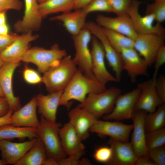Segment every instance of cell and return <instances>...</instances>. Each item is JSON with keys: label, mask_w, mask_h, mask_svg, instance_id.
Listing matches in <instances>:
<instances>
[{"label": "cell", "mask_w": 165, "mask_h": 165, "mask_svg": "<svg viewBox=\"0 0 165 165\" xmlns=\"http://www.w3.org/2000/svg\"><path fill=\"white\" fill-rule=\"evenodd\" d=\"M106 89L105 86L101 83L96 79L88 77L78 68L64 90L59 105L69 109L72 104V100H76L82 103L88 94L99 93Z\"/></svg>", "instance_id": "6da1fadb"}, {"label": "cell", "mask_w": 165, "mask_h": 165, "mask_svg": "<svg viewBox=\"0 0 165 165\" xmlns=\"http://www.w3.org/2000/svg\"><path fill=\"white\" fill-rule=\"evenodd\" d=\"M77 69L71 56L67 55L43 73L42 82L49 93L64 90Z\"/></svg>", "instance_id": "7a4b0ae2"}, {"label": "cell", "mask_w": 165, "mask_h": 165, "mask_svg": "<svg viewBox=\"0 0 165 165\" xmlns=\"http://www.w3.org/2000/svg\"><path fill=\"white\" fill-rule=\"evenodd\" d=\"M62 126L60 123H53L41 116L36 134L43 143L47 157L58 162L67 157L62 147L59 131Z\"/></svg>", "instance_id": "3957f363"}, {"label": "cell", "mask_w": 165, "mask_h": 165, "mask_svg": "<svg viewBox=\"0 0 165 165\" xmlns=\"http://www.w3.org/2000/svg\"><path fill=\"white\" fill-rule=\"evenodd\" d=\"M67 55L65 50L61 49L58 44H55L50 49L37 47L28 49L21 61L35 64L38 72L43 74L51 68L58 64Z\"/></svg>", "instance_id": "277c9868"}, {"label": "cell", "mask_w": 165, "mask_h": 165, "mask_svg": "<svg viewBox=\"0 0 165 165\" xmlns=\"http://www.w3.org/2000/svg\"><path fill=\"white\" fill-rule=\"evenodd\" d=\"M121 93L119 88L113 87L99 93L90 94L77 106L86 110L98 119L112 112Z\"/></svg>", "instance_id": "5b68a950"}, {"label": "cell", "mask_w": 165, "mask_h": 165, "mask_svg": "<svg viewBox=\"0 0 165 165\" xmlns=\"http://www.w3.org/2000/svg\"><path fill=\"white\" fill-rule=\"evenodd\" d=\"M91 35L85 27L79 34L72 36L75 49V54L72 58L78 68L85 75L89 78L94 79L92 70L91 51L89 48Z\"/></svg>", "instance_id": "8992f818"}, {"label": "cell", "mask_w": 165, "mask_h": 165, "mask_svg": "<svg viewBox=\"0 0 165 165\" xmlns=\"http://www.w3.org/2000/svg\"><path fill=\"white\" fill-rule=\"evenodd\" d=\"M85 27L101 43L108 63L114 72L117 82H119L123 71V62L120 54L111 45L101 26L94 22L90 21L86 22Z\"/></svg>", "instance_id": "52a82bcc"}, {"label": "cell", "mask_w": 165, "mask_h": 165, "mask_svg": "<svg viewBox=\"0 0 165 165\" xmlns=\"http://www.w3.org/2000/svg\"><path fill=\"white\" fill-rule=\"evenodd\" d=\"M165 39V34H137L134 40V48L150 66L160 49L164 46Z\"/></svg>", "instance_id": "ba28073f"}, {"label": "cell", "mask_w": 165, "mask_h": 165, "mask_svg": "<svg viewBox=\"0 0 165 165\" xmlns=\"http://www.w3.org/2000/svg\"><path fill=\"white\" fill-rule=\"evenodd\" d=\"M141 90L137 88L117 97L111 112L103 116L104 120L116 121L131 119Z\"/></svg>", "instance_id": "9c48e42d"}, {"label": "cell", "mask_w": 165, "mask_h": 165, "mask_svg": "<svg viewBox=\"0 0 165 165\" xmlns=\"http://www.w3.org/2000/svg\"><path fill=\"white\" fill-rule=\"evenodd\" d=\"M141 3L137 0H132L127 13L136 33L165 34V28L161 24H154L155 21L153 15L146 14L145 16L140 15L139 8Z\"/></svg>", "instance_id": "30bf717a"}, {"label": "cell", "mask_w": 165, "mask_h": 165, "mask_svg": "<svg viewBox=\"0 0 165 165\" xmlns=\"http://www.w3.org/2000/svg\"><path fill=\"white\" fill-rule=\"evenodd\" d=\"M91 50L93 73L96 79L106 85L109 82H117L116 79L107 69L103 48L98 39L94 36L91 39Z\"/></svg>", "instance_id": "8fae6325"}, {"label": "cell", "mask_w": 165, "mask_h": 165, "mask_svg": "<svg viewBox=\"0 0 165 165\" xmlns=\"http://www.w3.org/2000/svg\"><path fill=\"white\" fill-rule=\"evenodd\" d=\"M133 124H125L117 122L97 119L90 129V132L108 136L111 138L124 142H129Z\"/></svg>", "instance_id": "7c38bea8"}, {"label": "cell", "mask_w": 165, "mask_h": 165, "mask_svg": "<svg viewBox=\"0 0 165 165\" xmlns=\"http://www.w3.org/2000/svg\"><path fill=\"white\" fill-rule=\"evenodd\" d=\"M120 54L123 62V70L127 72L132 82H135L140 76L148 75V66L134 48L123 49Z\"/></svg>", "instance_id": "4fadbf2b"}, {"label": "cell", "mask_w": 165, "mask_h": 165, "mask_svg": "<svg viewBox=\"0 0 165 165\" xmlns=\"http://www.w3.org/2000/svg\"><path fill=\"white\" fill-rule=\"evenodd\" d=\"M37 35L29 31L19 35L9 46L0 52V59L4 62L20 63L30 42L36 39Z\"/></svg>", "instance_id": "5bb4252c"}, {"label": "cell", "mask_w": 165, "mask_h": 165, "mask_svg": "<svg viewBox=\"0 0 165 165\" xmlns=\"http://www.w3.org/2000/svg\"><path fill=\"white\" fill-rule=\"evenodd\" d=\"M20 65V63L5 62L0 68V85L9 109L13 112L21 107L20 99L14 95L12 89L13 74L16 69Z\"/></svg>", "instance_id": "9a60e30c"}, {"label": "cell", "mask_w": 165, "mask_h": 165, "mask_svg": "<svg viewBox=\"0 0 165 165\" xmlns=\"http://www.w3.org/2000/svg\"><path fill=\"white\" fill-rule=\"evenodd\" d=\"M25 9L22 19L14 25L17 32L25 33L29 31L38 30L40 28L43 17L39 10L37 0H24Z\"/></svg>", "instance_id": "2e32d148"}, {"label": "cell", "mask_w": 165, "mask_h": 165, "mask_svg": "<svg viewBox=\"0 0 165 165\" xmlns=\"http://www.w3.org/2000/svg\"><path fill=\"white\" fill-rule=\"evenodd\" d=\"M96 20L97 24L101 27L121 33L134 40L137 35L127 13L117 15L115 17L98 15Z\"/></svg>", "instance_id": "e0dca14e"}, {"label": "cell", "mask_w": 165, "mask_h": 165, "mask_svg": "<svg viewBox=\"0 0 165 165\" xmlns=\"http://www.w3.org/2000/svg\"><path fill=\"white\" fill-rule=\"evenodd\" d=\"M140 94L136 105L134 111H144L149 113L154 112L157 107L164 104L158 96L152 79L139 84Z\"/></svg>", "instance_id": "ac0fdd59"}, {"label": "cell", "mask_w": 165, "mask_h": 165, "mask_svg": "<svg viewBox=\"0 0 165 165\" xmlns=\"http://www.w3.org/2000/svg\"><path fill=\"white\" fill-rule=\"evenodd\" d=\"M146 115L147 112L145 111H135L131 118L133 121V127L130 143L138 157L148 155L145 127V120Z\"/></svg>", "instance_id": "d6986e66"}, {"label": "cell", "mask_w": 165, "mask_h": 165, "mask_svg": "<svg viewBox=\"0 0 165 165\" xmlns=\"http://www.w3.org/2000/svg\"><path fill=\"white\" fill-rule=\"evenodd\" d=\"M59 135L63 150L67 156L81 158L84 153L85 147L82 141L69 123L61 126Z\"/></svg>", "instance_id": "ffe728a7"}, {"label": "cell", "mask_w": 165, "mask_h": 165, "mask_svg": "<svg viewBox=\"0 0 165 165\" xmlns=\"http://www.w3.org/2000/svg\"><path fill=\"white\" fill-rule=\"evenodd\" d=\"M68 116L69 122L82 141L89 137L90 129L98 119L86 110L77 106L69 112Z\"/></svg>", "instance_id": "44dd1931"}, {"label": "cell", "mask_w": 165, "mask_h": 165, "mask_svg": "<svg viewBox=\"0 0 165 165\" xmlns=\"http://www.w3.org/2000/svg\"><path fill=\"white\" fill-rule=\"evenodd\" d=\"M37 138L19 143L12 142L7 140H0L2 159L7 164L15 165L33 146Z\"/></svg>", "instance_id": "7402d4cb"}, {"label": "cell", "mask_w": 165, "mask_h": 165, "mask_svg": "<svg viewBox=\"0 0 165 165\" xmlns=\"http://www.w3.org/2000/svg\"><path fill=\"white\" fill-rule=\"evenodd\" d=\"M37 107L36 97H34L23 107L13 112L10 124L17 127L37 128L40 121L37 115Z\"/></svg>", "instance_id": "603a6c76"}, {"label": "cell", "mask_w": 165, "mask_h": 165, "mask_svg": "<svg viewBox=\"0 0 165 165\" xmlns=\"http://www.w3.org/2000/svg\"><path fill=\"white\" fill-rule=\"evenodd\" d=\"M108 144L112 149V155L107 165H134L138 157L130 142H122L110 138Z\"/></svg>", "instance_id": "cb8c5ba5"}, {"label": "cell", "mask_w": 165, "mask_h": 165, "mask_svg": "<svg viewBox=\"0 0 165 165\" xmlns=\"http://www.w3.org/2000/svg\"><path fill=\"white\" fill-rule=\"evenodd\" d=\"M87 15L82 9H80L62 13L51 17L50 20L62 22L66 30L74 36L79 34L85 27Z\"/></svg>", "instance_id": "d4e9b609"}, {"label": "cell", "mask_w": 165, "mask_h": 165, "mask_svg": "<svg viewBox=\"0 0 165 165\" xmlns=\"http://www.w3.org/2000/svg\"><path fill=\"white\" fill-rule=\"evenodd\" d=\"M63 90L44 95L40 94L36 97L38 113L46 120L56 123L57 108Z\"/></svg>", "instance_id": "484cf974"}, {"label": "cell", "mask_w": 165, "mask_h": 165, "mask_svg": "<svg viewBox=\"0 0 165 165\" xmlns=\"http://www.w3.org/2000/svg\"><path fill=\"white\" fill-rule=\"evenodd\" d=\"M36 129L15 127L10 124L5 125L0 127V141L18 138L20 141H23L27 138L30 140L37 138Z\"/></svg>", "instance_id": "4316f807"}, {"label": "cell", "mask_w": 165, "mask_h": 165, "mask_svg": "<svg viewBox=\"0 0 165 165\" xmlns=\"http://www.w3.org/2000/svg\"><path fill=\"white\" fill-rule=\"evenodd\" d=\"M47 158L44 145L37 138L33 146L15 165H44Z\"/></svg>", "instance_id": "83f0119b"}, {"label": "cell", "mask_w": 165, "mask_h": 165, "mask_svg": "<svg viewBox=\"0 0 165 165\" xmlns=\"http://www.w3.org/2000/svg\"><path fill=\"white\" fill-rule=\"evenodd\" d=\"M74 0H47L39 4V10L42 17L52 13L67 12L74 9Z\"/></svg>", "instance_id": "f1b7e54d"}, {"label": "cell", "mask_w": 165, "mask_h": 165, "mask_svg": "<svg viewBox=\"0 0 165 165\" xmlns=\"http://www.w3.org/2000/svg\"><path fill=\"white\" fill-rule=\"evenodd\" d=\"M101 28L111 45L119 53L123 49L134 48L133 39L121 33Z\"/></svg>", "instance_id": "f546056e"}, {"label": "cell", "mask_w": 165, "mask_h": 165, "mask_svg": "<svg viewBox=\"0 0 165 165\" xmlns=\"http://www.w3.org/2000/svg\"><path fill=\"white\" fill-rule=\"evenodd\" d=\"M165 105L163 104L154 112L146 115L145 120V131L148 132L164 127Z\"/></svg>", "instance_id": "4dcf8cb0"}, {"label": "cell", "mask_w": 165, "mask_h": 165, "mask_svg": "<svg viewBox=\"0 0 165 165\" xmlns=\"http://www.w3.org/2000/svg\"><path fill=\"white\" fill-rule=\"evenodd\" d=\"M146 143L148 150L164 145L165 128L147 132L146 134Z\"/></svg>", "instance_id": "1f68e13d"}, {"label": "cell", "mask_w": 165, "mask_h": 165, "mask_svg": "<svg viewBox=\"0 0 165 165\" xmlns=\"http://www.w3.org/2000/svg\"><path fill=\"white\" fill-rule=\"evenodd\" d=\"M146 14H152L157 23L161 24L165 20V0H156L146 7Z\"/></svg>", "instance_id": "d6a6232c"}, {"label": "cell", "mask_w": 165, "mask_h": 165, "mask_svg": "<svg viewBox=\"0 0 165 165\" xmlns=\"http://www.w3.org/2000/svg\"><path fill=\"white\" fill-rule=\"evenodd\" d=\"M81 9L87 15L96 11L112 12L107 0H93Z\"/></svg>", "instance_id": "836d02e7"}, {"label": "cell", "mask_w": 165, "mask_h": 165, "mask_svg": "<svg viewBox=\"0 0 165 165\" xmlns=\"http://www.w3.org/2000/svg\"><path fill=\"white\" fill-rule=\"evenodd\" d=\"M132 0H107L112 13L117 15L127 13Z\"/></svg>", "instance_id": "e575fe53"}, {"label": "cell", "mask_w": 165, "mask_h": 165, "mask_svg": "<svg viewBox=\"0 0 165 165\" xmlns=\"http://www.w3.org/2000/svg\"><path fill=\"white\" fill-rule=\"evenodd\" d=\"M112 155V150L110 146H102L95 150L93 157L97 162L107 164L111 159Z\"/></svg>", "instance_id": "d590c367"}, {"label": "cell", "mask_w": 165, "mask_h": 165, "mask_svg": "<svg viewBox=\"0 0 165 165\" xmlns=\"http://www.w3.org/2000/svg\"><path fill=\"white\" fill-rule=\"evenodd\" d=\"M148 156L155 165H165V147L164 145L148 150Z\"/></svg>", "instance_id": "8d00e7d4"}, {"label": "cell", "mask_w": 165, "mask_h": 165, "mask_svg": "<svg viewBox=\"0 0 165 165\" xmlns=\"http://www.w3.org/2000/svg\"><path fill=\"white\" fill-rule=\"evenodd\" d=\"M23 78L24 81L30 84H36L42 82V77L36 71L25 66L23 72Z\"/></svg>", "instance_id": "74e56055"}, {"label": "cell", "mask_w": 165, "mask_h": 165, "mask_svg": "<svg viewBox=\"0 0 165 165\" xmlns=\"http://www.w3.org/2000/svg\"><path fill=\"white\" fill-rule=\"evenodd\" d=\"M165 63V46H163L158 51L154 63V71L152 79L155 82L157 78L158 72L160 67Z\"/></svg>", "instance_id": "f35d334b"}, {"label": "cell", "mask_w": 165, "mask_h": 165, "mask_svg": "<svg viewBox=\"0 0 165 165\" xmlns=\"http://www.w3.org/2000/svg\"><path fill=\"white\" fill-rule=\"evenodd\" d=\"M22 6L20 0H0V12L10 9L19 10Z\"/></svg>", "instance_id": "ab89813d"}, {"label": "cell", "mask_w": 165, "mask_h": 165, "mask_svg": "<svg viewBox=\"0 0 165 165\" xmlns=\"http://www.w3.org/2000/svg\"><path fill=\"white\" fill-rule=\"evenodd\" d=\"M155 86L156 93L161 100L165 102V77L160 75L157 78L155 83Z\"/></svg>", "instance_id": "60d3db41"}, {"label": "cell", "mask_w": 165, "mask_h": 165, "mask_svg": "<svg viewBox=\"0 0 165 165\" xmlns=\"http://www.w3.org/2000/svg\"><path fill=\"white\" fill-rule=\"evenodd\" d=\"M18 36L14 33H9L6 35H0V52L10 45Z\"/></svg>", "instance_id": "b9f144b4"}, {"label": "cell", "mask_w": 165, "mask_h": 165, "mask_svg": "<svg viewBox=\"0 0 165 165\" xmlns=\"http://www.w3.org/2000/svg\"><path fill=\"white\" fill-rule=\"evenodd\" d=\"M80 157L75 156H68L62 159L58 163L60 165H82V160Z\"/></svg>", "instance_id": "7bdbcfd3"}, {"label": "cell", "mask_w": 165, "mask_h": 165, "mask_svg": "<svg viewBox=\"0 0 165 165\" xmlns=\"http://www.w3.org/2000/svg\"><path fill=\"white\" fill-rule=\"evenodd\" d=\"M9 110V104L6 98L0 97V118L6 115Z\"/></svg>", "instance_id": "ee69618b"}, {"label": "cell", "mask_w": 165, "mask_h": 165, "mask_svg": "<svg viewBox=\"0 0 165 165\" xmlns=\"http://www.w3.org/2000/svg\"><path fill=\"white\" fill-rule=\"evenodd\" d=\"M134 165H155L148 155L138 157Z\"/></svg>", "instance_id": "f6af8a7d"}, {"label": "cell", "mask_w": 165, "mask_h": 165, "mask_svg": "<svg viewBox=\"0 0 165 165\" xmlns=\"http://www.w3.org/2000/svg\"><path fill=\"white\" fill-rule=\"evenodd\" d=\"M13 112V110L9 109L6 115L0 118V127L5 125L10 124L11 116Z\"/></svg>", "instance_id": "bcb514c9"}, {"label": "cell", "mask_w": 165, "mask_h": 165, "mask_svg": "<svg viewBox=\"0 0 165 165\" xmlns=\"http://www.w3.org/2000/svg\"><path fill=\"white\" fill-rule=\"evenodd\" d=\"M93 0H74V9H78L82 8Z\"/></svg>", "instance_id": "7dc6e473"}, {"label": "cell", "mask_w": 165, "mask_h": 165, "mask_svg": "<svg viewBox=\"0 0 165 165\" xmlns=\"http://www.w3.org/2000/svg\"><path fill=\"white\" fill-rule=\"evenodd\" d=\"M9 28L7 23L0 25V35H6L9 33Z\"/></svg>", "instance_id": "c3c4849f"}, {"label": "cell", "mask_w": 165, "mask_h": 165, "mask_svg": "<svg viewBox=\"0 0 165 165\" xmlns=\"http://www.w3.org/2000/svg\"><path fill=\"white\" fill-rule=\"evenodd\" d=\"M6 12H0V25L6 23Z\"/></svg>", "instance_id": "681fc988"}, {"label": "cell", "mask_w": 165, "mask_h": 165, "mask_svg": "<svg viewBox=\"0 0 165 165\" xmlns=\"http://www.w3.org/2000/svg\"><path fill=\"white\" fill-rule=\"evenodd\" d=\"M0 97H5L3 92L0 85Z\"/></svg>", "instance_id": "f907efd6"}, {"label": "cell", "mask_w": 165, "mask_h": 165, "mask_svg": "<svg viewBox=\"0 0 165 165\" xmlns=\"http://www.w3.org/2000/svg\"><path fill=\"white\" fill-rule=\"evenodd\" d=\"M7 164L2 159H0V165H5Z\"/></svg>", "instance_id": "816d5d0a"}, {"label": "cell", "mask_w": 165, "mask_h": 165, "mask_svg": "<svg viewBox=\"0 0 165 165\" xmlns=\"http://www.w3.org/2000/svg\"><path fill=\"white\" fill-rule=\"evenodd\" d=\"M39 4L42 3L47 0H37Z\"/></svg>", "instance_id": "f5cc1de1"}, {"label": "cell", "mask_w": 165, "mask_h": 165, "mask_svg": "<svg viewBox=\"0 0 165 165\" xmlns=\"http://www.w3.org/2000/svg\"><path fill=\"white\" fill-rule=\"evenodd\" d=\"M4 62L0 59V68L4 64Z\"/></svg>", "instance_id": "db71d44e"}, {"label": "cell", "mask_w": 165, "mask_h": 165, "mask_svg": "<svg viewBox=\"0 0 165 165\" xmlns=\"http://www.w3.org/2000/svg\"><path fill=\"white\" fill-rule=\"evenodd\" d=\"M153 0L155 1V0Z\"/></svg>", "instance_id": "11a10c76"}]
</instances>
